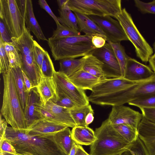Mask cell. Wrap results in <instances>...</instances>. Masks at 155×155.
Wrapping results in <instances>:
<instances>
[{
	"mask_svg": "<svg viewBox=\"0 0 155 155\" xmlns=\"http://www.w3.org/2000/svg\"><path fill=\"white\" fill-rule=\"evenodd\" d=\"M5 137L14 147L17 153L32 155H66L48 138L31 136L27 129L8 126Z\"/></svg>",
	"mask_w": 155,
	"mask_h": 155,
	"instance_id": "1",
	"label": "cell"
},
{
	"mask_svg": "<svg viewBox=\"0 0 155 155\" xmlns=\"http://www.w3.org/2000/svg\"><path fill=\"white\" fill-rule=\"evenodd\" d=\"M139 82L122 77L105 79L94 87L88 97L89 101L100 105H123L127 90Z\"/></svg>",
	"mask_w": 155,
	"mask_h": 155,
	"instance_id": "2",
	"label": "cell"
},
{
	"mask_svg": "<svg viewBox=\"0 0 155 155\" xmlns=\"http://www.w3.org/2000/svg\"><path fill=\"white\" fill-rule=\"evenodd\" d=\"M2 75L4 89L1 114L13 128L27 129L24 111L16 91L11 69Z\"/></svg>",
	"mask_w": 155,
	"mask_h": 155,
	"instance_id": "3",
	"label": "cell"
},
{
	"mask_svg": "<svg viewBox=\"0 0 155 155\" xmlns=\"http://www.w3.org/2000/svg\"><path fill=\"white\" fill-rule=\"evenodd\" d=\"M95 34L58 39L51 37L48 40V44L55 61L83 57L90 54L96 48L91 41L92 37Z\"/></svg>",
	"mask_w": 155,
	"mask_h": 155,
	"instance_id": "4",
	"label": "cell"
},
{
	"mask_svg": "<svg viewBox=\"0 0 155 155\" xmlns=\"http://www.w3.org/2000/svg\"><path fill=\"white\" fill-rule=\"evenodd\" d=\"M96 139L90 147V155H115L126 151L131 143L123 138L107 119L96 128Z\"/></svg>",
	"mask_w": 155,
	"mask_h": 155,
	"instance_id": "5",
	"label": "cell"
},
{
	"mask_svg": "<svg viewBox=\"0 0 155 155\" xmlns=\"http://www.w3.org/2000/svg\"><path fill=\"white\" fill-rule=\"evenodd\" d=\"M121 2V0H68L67 4L73 12L115 18L122 10Z\"/></svg>",
	"mask_w": 155,
	"mask_h": 155,
	"instance_id": "6",
	"label": "cell"
},
{
	"mask_svg": "<svg viewBox=\"0 0 155 155\" xmlns=\"http://www.w3.org/2000/svg\"><path fill=\"white\" fill-rule=\"evenodd\" d=\"M115 18L123 28L128 40L134 46L137 57L143 62L147 63L153 54V49L139 32L130 14L124 8Z\"/></svg>",
	"mask_w": 155,
	"mask_h": 155,
	"instance_id": "7",
	"label": "cell"
},
{
	"mask_svg": "<svg viewBox=\"0 0 155 155\" xmlns=\"http://www.w3.org/2000/svg\"><path fill=\"white\" fill-rule=\"evenodd\" d=\"M0 18L12 38L19 37L26 27L16 0H0Z\"/></svg>",
	"mask_w": 155,
	"mask_h": 155,
	"instance_id": "8",
	"label": "cell"
},
{
	"mask_svg": "<svg viewBox=\"0 0 155 155\" xmlns=\"http://www.w3.org/2000/svg\"><path fill=\"white\" fill-rule=\"evenodd\" d=\"M88 16L104 32L108 42H120L121 41L128 40L119 22L112 17L109 16Z\"/></svg>",
	"mask_w": 155,
	"mask_h": 155,
	"instance_id": "9",
	"label": "cell"
},
{
	"mask_svg": "<svg viewBox=\"0 0 155 155\" xmlns=\"http://www.w3.org/2000/svg\"><path fill=\"white\" fill-rule=\"evenodd\" d=\"M53 78L57 89L64 93L78 106L89 104V101L84 90L76 86L65 75L59 71H55Z\"/></svg>",
	"mask_w": 155,
	"mask_h": 155,
	"instance_id": "10",
	"label": "cell"
},
{
	"mask_svg": "<svg viewBox=\"0 0 155 155\" xmlns=\"http://www.w3.org/2000/svg\"><path fill=\"white\" fill-rule=\"evenodd\" d=\"M143 117L139 111L122 105L112 107L107 119L112 125L124 124L137 129Z\"/></svg>",
	"mask_w": 155,
	"mask_h": 155,
	"instance_id": "11",
	"label": "cell"
},
{
	"mask_svg": "<svg viewBox=\"0 0 155 155\" xmlns=\"http://www.w3.org/2000/svg\"><path fill=\"white\" fill-rule=\"evenodd\" d=\"M104 63L108 72L114 78L121 77L120 67L114 50L109 43L91 53Z\"/></svg>",
	"mask_w": 155,
	"mask_h": 155,
	"instance_id": "12",
	"label": "cell"
},
{
	"mask_svg": "<svg viewBox=\"0 0 155 155\" xmlns=\"http://www.w3.org/2000/svg\"><path fill=\"white\" fill-rule=\"evenodd\" d=\"M155 96V73L150 79L141 81L128 88L125 94V102Z\"/></svg>",
	"mask_w": 155,
	"mask_h": 155,
	"instance_id": "13",
	"label": "cell"
},
{
	"mask_svg": "<svg viewBox=\"0 0 155 155\" xmlns=\"http://www.w3.org/2000/svg\"><path fill=\"white\" fill-rule=\"evenodd\" d=\"M154 74L150 66L129 57L124 78L131 81L140 82L150 79Z\"/></svg>",
	"mask_w": 155,
	"mask_h": 155,
	"instance_id": "14",
	"label": "cell"
},
{
	"mask_svg": "<svg viewBox=\"0 0 155 155\" xmlns=\"http://www.w3.org/2000/svg\"><path fill=\"white\" fill-rule=\"evenodd\" d=\"M68 127L63 124L42 118L26 129L27 133L30 136L46 137Z\"/></svg>",
	"mask_w": 155,
	"mask_h": 155,
	"instance_id": "15",
	"label": "cell"
},
{
	"mask_svg": "<svg viewBox=\"0 0 155 155\" xmlns=\"http://www.w3.org/2000/svg\"><path fill=\"white\" fill-rule=\"evenodd\" d=\"M138 136L143 143L150 155H155V124L143 116L139 123Z\"/></svg>",
	"mask_w": 155,
	"mask_h": 155,
	"instance_id": "16",
	"label": "cell"
},
{
	"mask_svg": "<svg viewBox=\"0 0 155 155\" xmlns=\"http://www.w3.org/2000/svg\"><path fill=\"white\" fill-rule=\"evenodd\" d=\"M42 102L36 87L28 93L26 106L24 110L27 129L35 122L42 119L37 110L38 104Z\"/></svg>",
	"mask_w": 155,
	"mask_h": 155,
	"instance_id": "17",
	"label": "cell"
},
{
	"mask_svg": "<svg viewBox=\"0 0 155 155\" xmlns=\"http://www.w3.org/2000/svg\"><path fill=\"white\" fill-rule=\"evenodd\" d=\"M77 87L84 90L92 91L94 87L104 80L97 77L82 69L69 78Z\"/></svg>",
	"mask_w": 155,
	"mask_h": 155,
	"instance_id": "18",
	"label": "cell"
},
{
	"mask_svg": "<svg viewBox=\"0 0 155 155\" xmlns=\"http://www.w3.org/2000/svg\"><path fill=\"white\" fill-rule=\"evenodd\" d=\"M23 17L25 19L26 28L34 34L38 41H48L36 19L31 0H26V8Z\"/></svg>",
	"mask_w": 155,
	"mask_h": 155,
	"instance_id": "19",
	"label": "cell"
},
{
	"mask_svg": "<svg viewBox=\"0 0 155 155\" xmlns=\"http://www.w3.org/2000/svg\"><path fill=\"white\" fill-rule=\"evenodd\" d=\"M83 69L90 74L103 79L113 78L104 63L91 54L86 55Z\"/></svg>",
	"mask_w": 155,
	"mask_h": 155,
	"instance_id": "20",
	"label": "cell"
},
{
	"mask_svg": "<svg viewBox=\"0 0 155 155\" xmlns=\"http://www.w3.org/2000/svg\"><path fill=\"white\" fill-rule=\"evenodd\" d=\"M36 87L43 105L50 100L54 102L56 99L57 91L53 77H42Z\"/></svg>",
	"mask_w": 155,
	"mask_h": 155,
	"instance_id": "21",
	"label": "cell"
},
{
	"mask_svg": "<svg viewBox=\"0 0 155 155\" xmlns=\"http://www.w3.org/2000/svg\"><path fill=\"white\" fill-rule=\"evenodd\" d=\"M47 137L53 141L58 148L66 155H69L74 142L72 139L71 131L69 127Z\"/></svg>",
	"mask_w": 155,
	"mask_h": 155,
	"instance_id": "22",
	"label": "cell"
},
{
	"mask_svg": "<svg viewBox=\"0 0 155 155\" xmlns=\"http://www.w3.org/2000/svg\"><path fill=\"white\" fill-rule=\"evenodd\" d=\"M43 105L59 120L61 124L72 128L76 126L69 109L59 106L51 100Z\"/></svg>",
	"mask_w": 155,
	"mask_h": 155,
	"instance_id": "23",
	"label": "cell"
},
{
	"mask_svg": "<svg viewBox=\"0 0 155 155\" xmlns=\"http://www.w3.org/2000/svg\"><path fill=\"white\" fill-rule=\"evenodd\" d=\"M73 140L81 145H91L96 140L95 132L88 127L75 126L71 131Z\"/></svg>",
	"mask_w": 155,
	"mask_h": 155,
	"instance_id": "24",
	"label": "cell"
},
{
	"mask_svg": "<svg viewBox=\"0 0 155 155\" xmlns=\"http://www.w3.org/2000/svg\"><path fill=\"white\" fill-rule=\"evenodd\" d=\"M30 31L26 28L18 38H12V43L18 50L21 56H25L33 52L34 40Z\"/></svg>",
	"mask_w": 155,
	"mask_h": 155,
	"instance_id": "25",
	"label": "cell"
},
{
	"mask_svg": "<svg viewBox=\"0 0 155 155\" xmlns=\"http://www.w3.org/2000/svg\"><path fill=\"white\" fill-rule=\"evenodd\" d=\"M86 55L79 59L65 58L59 61L60 68L58 71L68 78L83 69Z\"/></svg>",
	"mask_w": 155,
	"mask_h": 155,
	"instance_id": "26",
	"label": "cell"
},
{
	"mask_svg": "<svg viewBox=\"0 0 155 155\" xmlns=\"http://www.w3.org/2000/svg\"><path fill=\"white\" fill-rule=\"evenodd\" d=\"M73 12L77 19L80 32L87 35L98 33L106 37L101 29L88 15L76 12Z\"/></svg>",
	"mask_w": 155,
	"mask_h": 155,
	"instance_id": "27",
	"label": "cell"
},
{
	"mask_svg": "<svg viewBox=\"0 0 155 155\" xmlns=\"http://www.w3.org/2000/svg\"><path fill=\"white\" fill-rule=\"evenodd\" d=\"M10 69L14 78L16 91L24 111L26 106L28 92L25 86L22 71L20 67Z\"/></svg>",
	"mask_w": 155,
	"mask_h": 155,
	"instance_id": "28",
	"label": "cell"
},
{
	"mask_svg": "<svg viewBox=\"0 0 155 155\" xmlns=\"http://www.w3.org/2000/svg\"><path fill=\"white\" fill-rule=\"evenodd\" d=\"M58 11L59 14L58 18L61 24L79 31L77 17L67 3L62 8H59Z\"/></svg>",
	"mask_w": 155,
	"mask_h": 155,
	"instance_id": "29",
	"label": "cell"
},
{
	"mask_svg": "<svg viewBox=\"0 0 155 155\" xmlns=\"http://www.w3.org/2000/svg\"><path fill=\"white\" fill-rule=\"evenodd\" d=\"M71 115L75 122L76 126L87 127L85 121L87 114L94 112L90 104L82 106H77L70 109Z\"/></svg>",
	"mask_w": 155,
	"mask_h": 155,
	"instance_id": "30",
	"label": "cell"
},
{
	"mask_svg": "<svg viewBox=\"0 0 155 155\" xmlns=\"http://www.w3.org/2000/svg\"><path fill=\"white\" fill-rule=\"evenodd\" d=\"M112 126L119 134L130 143L134 141L138 137L137 129L134 127L124 124Z\"/></svg>",
	"mask_w": 155,
	"mask_h": 155,
	"instance_id": "31",
	"label": "cell"
},
{
	"mask_svg": "<svg viewBox=\"0 0 155 155\" xmlns=\"http://www.w3.org/2000/svg\"><path fill=\"white\" fill-rule=\"evenodd\" d=\"M112 46L119 62L121 72V76L124 77L127 60L129 56L125 52L124 47L120 42H108Z\"/></svg>",
	"mask_w": 155,
	"mask_h": 155,
	"instance_id": "32",
	"label": "cell"
},
{
	"mask_svg": "<svg viewBox=\"0 0 155 155\" xmlns=\"http://www.w3.org/2000/svg\"><path fill=\"white\" fill-rule=\"evenodd\" d=\"M121 155H150L143 143L138 136L131 143L127 149Z\"/></svg>",
	"mask_w": 155,
	"mask_h": 155,
	"instance_id": "33",
	"label": "cell"
},
{
	"mask_svg": "<svg viewBox=\"0 0 155 155\" xmlns=\"http://www.w3.org/2000/svg\"><path fill=\"white\" fill-rule=\"evenodd\" d=\"M56 25L57 28L53 32L51 37L52 38L61 39L81 35L79 31L68 27L60 23Z\"/></svg>",
	"mask_w": 155,
	"mask_h": 155,
	"instance_id": "34",
	"label": "cell"
},
{
	"mask_svg": "<svg viewBox=\"0 0 155 155\" xmlns=\"http://www.w3.org/2000/svg\"><path fill=\"white\" fill-rule=\"evenodd\" d=\"M55 70L54 65L48 52L46 51L41 67V72L42 77H53Z\"/></svg>",
	"mask_w": 155,
	"mask_h": 155,
	"instance_id": "35",
	"label": "cell"
},
{
	"mask_svg": "<svg viewBox=\"0 0 155 155\" xmlns=\"http://www.w3.org/2000/svg\"><path fill=\"white\" fill-rule=\"evenodd\" d=\"M57 91V97L55 100L53 102L61 107L71 109L77 105L69 97L63 92Z\"/></svg>",
	"mask_w": 155,
	"mask_h": 155,
	"instance_id": "36",
	"label": "cell"
},
{
	"mask_svg": "<svg viewBox=\"0 0 155 155\" xmlns=\"http://www.w3.org/2000/svg\"><path fill=\"white\" fill-rule=\"evenodd\" d=\"M9 62L7 55L5 49L4 44L0 38V72L5 74L9 70Z\"/></svg>",
	"mask_w": 155,
	"mask_h": 155,
	"instance_id": "37",
	"label": "cell"
},
{
	"mask_svg": "<svg viewBox=\"0 0 155 155\" xmlns=\"http://www.w3.org/2000/svg\"><path fill=\"white\" fill-rule=\"evenodd\" d=\"M135 6L142 13L155 14V0L145 2L139 0H134Z\"/></svg>",
	"mask_w": 155,
	"mask_h": 155,
	"instance_id": "38",
	"label": "cell"
},
{
	"mask_svg": "<svg viewBox=\"0 0 155 155\" xmlns=\"http://www.w3.org/2000/svg\"><path fill=\"white\" fill-rule=\"evenodd\" d=\"M45 52L46 51L35 40L33 50V58L41 71Z\"/></svg>",
	"mask_w": 155,
	"mask_h": 155,
	"instance_id": "39",
	"label": "cell"
},
{
	"mask_svg": "<svg viewBox=\"0 0 155 155\" xmlns=\"http://www.w3.org/2000/svg\"><path fill=\"white\" fill-rule=\"evenodd\" d=\"M128 104L140 109L144 107H155V96L132 101L128 103Z\"/></svg>",
	"mask_w": 155,
	"mask_h": 155,
	"instance_id": "40",
	"label": "cell"
},
{
	"mask_svg": "<svg viewBox=\"0 0 155 155\" xmlns=\"http://www.w3.org/2000/svg\"><path fill=\"white\" fill-rule=\"evenodd\" d=\"M0 152H7L15 154L18 153L14 147L4 136L0 139Z\"/></svg>",
	"mask_w": 155,
	"mask_h": 155,
	"instance_id": "41",
	"label": "cell"
},
{
	"mask_svg": "<svg viewBox=\"0 0 155 155\" xmlns=\"http://www.w3.org/2000/svg\"><path fill=\"white\" fill-rule=\"evenodd\" d=\"M6 54L8 59L10 68H21V60L20 54H17L12 52H9Z\"/></svg>",
	"mask_w": 155,
	"mask_h": 155,
	"instance_id": "42",
	"label": "cell"
},
{
	"mask_svg": "<svg viewBox=\"0 0 155 155\" xmlns=\"http://www.w3.org/2000/svg\"><path fill=\"white\" fill-rule=\"evenodd\" d=\"M1 38L3 42L12 43V37L2 20L0 19Z\"/></svg>",
	"mask_w": 155,
	"mask_h": 155,
	"instance_id": "43",
	"label": "cell"
},
{
	"mask_svg": "<svg viewBox=\"0 0 155 155\" xmlns=\"http://www.w3.org/2000/svg\"><path fill=\"white\" fill-rule=\"evenodd\" d=\"M140 109L143 117L150 122L155 124V107H144Z\"/></svg>",
	"mask_w": 155,
	"mask_h": 155,
	"instance_id": "44",
	"label": "cell"
},
{
	"mask_svg": "<svg viewBox=\"0 0 155 155\" xmlns=\"http://www.w3.org/2000/svg\"><path fill=\"white\" fill-rule=\"evenodd\" d=\"M106 38L105 36L98 33L96 34L92 38V42L96 48L103 47L106 43Z\"/></svg>",
	"mask_w": 155,
	"mask_h": 155,
	"instance_id": "45",
	"label": "cell"
},
{
	"mask_svg": "<svg viewBox=\"0 0 155 155\" xmlns=\"http://www.w3.org/2000/svg\"><path fill=\"white\" fill-rule=\"evenodd\" d=\"M38 3L41 7L44 9L52 18L56 25L60 23L58 17L53 13L45 0H39L38 1Z\"/></svg>",
	"mask_w": 155,
	"mask_h": 155,
	"instance_id": "46",
	"label": "cell"
},
{
	"mask_svg": "<svg viewBox=\"0 0 155 155\" xmlns=\"http://www.w3.org/2000/svg\"><path fill=\"white\" fill-rule=\"evenodd\" d=\"M2 115L0 116V138L1 139L5 136L6 131L8 127L7 122L5 119L2 117Z\"/></svg>",
	"mask_w": 155,
	"mask_h": 155,
	"instance_id": "47",
	"label": "cell"
},
{
	"mask_svg": "<svg viewBox=\"0 0 155 155\" xmlns=\"http://www.w3.org/2000/svg\"><path fill=\"white\" fill-rule=\"evenodd\" d=\"M22 74L25 86L28 92L33 87V84L30 79L23 71Z\"/></svg>",
	"mask_w": 155,
	"mask_h": 155,
	"instance_id": "48",
	"label": "cell"
},
{
	"mask_svg": "<svg viewBox=\"0 0 155 155\" xmlns=\"http://www.w3.org/2000/svg\"><path fill=\"white\" fill-rule=\"evenodd\" d=\"M94 112H91L89 113L86 116L85 121L87 127H88V125L93 121L94 119Z\"/></svg>",
	"mask_w": 155,
	"mask_h": 155,
	"instance_id": "49",
	"label": "cell"
},
{
	"mask_svg": "<svg viewBox=\"0 0 155 155\" xmlns=\"http://www.w3.org/2000/svg\"><path fill=\"white\" fill-rule=\"evenodd\" d=\"M150 67L155 73V53L150 58L148 61Z\"/></svg>",
	"mask_w": 155,
	"mask_h": 155,
	"instance_id": "50",
	"label": "cell"
},
{
	"mask_svg": "<svg viewBox=\"0 0 155 155\" xmlns=\"http://www.w3.org/2000/svg\"><path fill=\"white\" fill-rule=\"evenodd\" d=\"M75 155H90L88 153L83 149L82 147L78 144L77 151Z\"/></svg>",
	"mask_w": 155,
	"mask_h": 155,
	"instance_id": "51",
	"label": "cell"
},
{
	"mask_svg": "<svg viewBox=\"0 0 155 155\" xmlns=\"http://www.w3.org/2000/svg\"><path fill=\"white\" fill-rule=\"evenodd\" d=\"M78 144L75 142H74L68 155H75L77 150Z\"/></svg>",
	"mask_w": 155,
	"mask_h": 155,
	"instance_id": "52",
	"label": "cell"
},
{
	"mask_svg": "<svg viewBox=\"0 0 155 155\" xmlns=\"http://www.w3.org/2000/svg\"><path fill=\"white\" fill-rule=\"evenodd\" d=\"M68 0H58L57 1L59 8H63L68 2Z\"/></svg>",
	"mask_w": 155,
	"mask_h": 155,
	"instance_id": "53",
	"label": "cell"
},
{
	"mask_svg": "<svg viewBox=\"0 0 155 155\" xmlns=\"http://www.w3.org/2000/svg\"><path fill=\"white\" fill-rule=\"evenodd\" d=\"M0 155H24L23 154L18 153L17 154L9 153L7 152H0Z\"/></svg>",
	"mask_w": 155,
	"mask_h": 155,
	"instance_id": "54",
	"label": "cell"
},
{
	"mask_svg": "<svg viewBox=\"0 0 155 155\" xmlns=\"http://www.w3.org/2000/svg\"><path fill=\"white\" fill-rule=\"evenodd\" d=\"M153 49L155 53V41L153 45Z\"/></svg>",
	"mask_w": 155,
	"mask_h": 155,
	"instance_id": "55",
	"label": "cell"
},
{
	"mask_svg": "<svg viewBox=\"0 0 155 155\" xmlns=\"http://www.w3.org/2000/svg\"><path fill=\"white\" fill-rule=\"evenodd\" d=\"M24 154L26 155H32L30 154H29V153H25V154Z\"/></svg>",
	"mask_w": 155,
	"mask_h": 155,
	"instance_id": "56",
	"label": "cell"
},
{
	"mask_svg": "<svg viewBox=\"0 0 155 155\" xmlns=\"http://www.w3.org/2000/svg\"><path fill=\"white\" fill-rule=\"evenodd\" d=\"M121 153L118 154H116V155H121Z\"/></svg>",
	"mask_w": 155,
	"mask_h": 155,
	"instance_id": "57",
	"label": "cell"
},
{
	"mask_svg": "<svg viewBox=\"0 0 155 155\" xmlns=\"http://www.w3.org/2000/svg\"><path fill=\"white\" fill-rule=\"evenodd\" d=\"M24 155H25V154H24Z\"/></svg>",
	"mask_w": 155,
	"mask_h": 155,
	"instance_id": "58",
	"label": "cell"
}]
</instances>
